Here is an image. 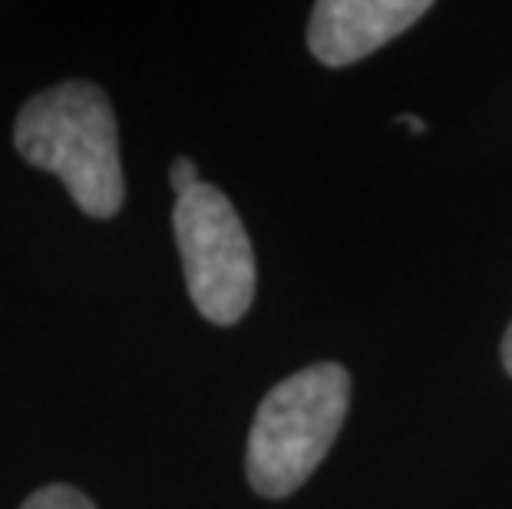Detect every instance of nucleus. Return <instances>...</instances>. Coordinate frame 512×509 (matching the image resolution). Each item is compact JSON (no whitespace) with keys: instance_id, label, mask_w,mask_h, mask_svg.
<instances>
[{"instance_id":"4","label":"nucleus","mask_w":512,"mask_h":509,"mask_svg":"<svg viewBox=\"0 0 512 509\" xmlns=\"http://www.w3.org/2000/svg\"><path fill=\"white\" fill-rule=\"evenodd\" d=\"M427 10V0H321L308 24V47L324 67H347L413 27Z\"/></svg>"},{"instance_id":"3","label":"nucleus","mask_w":512,"mask_h":509,"mask_svg":"<svg viewBox=\"0 0 512 509\" xmlns=\"http://www.w3.org/2000/svg\"><path fill=\"white\" fill-rule=\"evenodd\" d=\"M172 229L192 305L212 324L242 321L255 301V252L235 205L199 182L176 199Z\"/></svg>"},{"instance_id":"6","label":"nucleus","mask_w":512,"mask_h":509,"mask_svg":"<svg viewBox=\"0 0 512 509\" xmlns=\"http://www.w3.org/2000/svg\"><path fill=\"white\" fill-rule=\"evenodd\" d=\"M199 166L189 159V156H179L176 162H172V169H169V186L172 192H176V199L185 196V192H192L195 186H199Z\"/></svg>"},{"instance_id":"5","label":"nucleus","mask_w":512,"mask_h":509,"mask_svg":"<svg viewBox=\"0 0 512 509\" xmlns=\"http://www.w3.org/2000/svg\"><path fill=\"white\" fill-rule=\"evenodd\" d=\"M20 509H96L93 500H86L80 490H73L67 483H50L43 490L30 493L27 503Z\"/></svg>"},{"instance_id":"8","label":"nucleus","mask_w":512,"mask_h":509,"mask_svg":"<svg viewBox=\"0 0 512 509\" xmlns=\"http://www.w3.org/2000/svg\"><path fill=\"white\" fill-rule=\"evenodd\" d=\"M397 123L407 126L410 133H427V123H423L420 116H397Z\"/></svg>"},{"instance_id":"2","label":"nucleus","mask_w":512,"mask_h":509,"mask_svg":"<svg viewBox=\"0 0 512 509\" xmlns=\"http://www.w3.org/2000/svg\"><path fill=\"white\" fill-rule=\"evenodd\" d=\"M351 407L347 367L324 361L285 377L261 400L245 450L248 483L265 500H281L328 457Z\"/></svg>"},{"instance_id":"7","label":"nucleus","mask_w":512,"mask_h":509,"mask_svg":"<svg viewBox=\"0 0 512 509\" xmlns=\"http://www.w3.org/2000/svg\"><path fill=\"white\" fill-rule=\"evenodd\" d=\"M503 367H506V374L512 377V324H509V331L503 338Z\"/></svg>"},{"instance_id":"1","label":"nucleus","mask_w":512,"mask_h":509,"mask_svg":"<svg viewBox=\"0 0 512 509\" xmlns=\"http://www.w3.org/2000/svg\"><path fill=\"white\" fill-rule=\"evenodd\" d=\"M14 146L30 166L53 172L93 219L123 209L116 116L96 83L70 80L37 93L14 123Z\"/></svg>"}]
</instances>
